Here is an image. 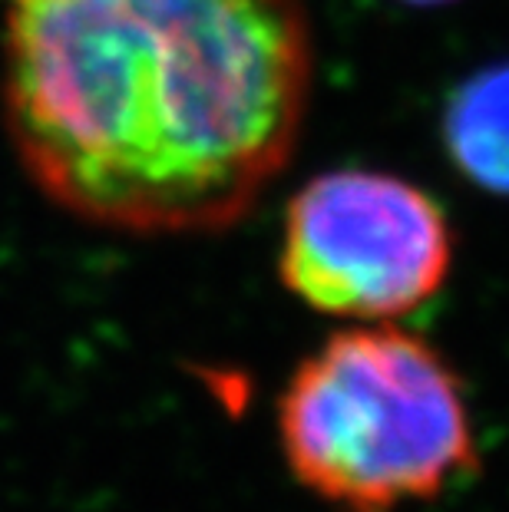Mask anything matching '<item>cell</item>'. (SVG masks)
<instances>
[{
	"mask_svg": "<svg viewBox=\"0 0 509 512\" xmlns=\"http://www.w3.org/2000/svg\"><path fill=\"white\" fill-rule=\"evenodd\" d=\"M314 83L301 0H20L7 133L37 189L126 235H209L288 166Z\"/></svg>",
	"mask_w": 509,
	"mask_h": 512,
	"instance_id": "obj_1",
	"label": "cell"
},
{
	"mask_svg": "<svg viewBox=\"0 0 509 512\" xmlns=\"http://www.w3.org/2000/svg\"><path fill=\"white\" fill-rule=\"evenodd\" d=\"M278 443L295 483L338 512L430 503L480 473L457 367L397 324H354L301 357Z\"/></svg>",
	"mask_w": 509,
	"mask_h": 512,
	"instance_id": "obj_2",
	"label": "cell"
},
{
	"mask_svg": "<svg viewBox=\"0 0 509 512\" xmlns=\"http://www.w3.org/2000/svg\"><path fill=\"white\" fill-rule=\"evenodd\" d=\"M453 228L427 189L377 169H334L291 195L278 275L301 304L354 324H394L443 291Z\"/></svg>",
	"mask_w": 509,
	"mask_h": 512,
	"instance_id": "obj_3",
	"label": "cell"
},
{
	"mask_svg": "<svg viewBox=\"0 0 509 512\" xmlns=\"http://www.w3.org/2000/svg\"><path fill=\"white\" fill-rule=\"evenodd\" d=\"M450 156L473 182L509 192V67L486 70L453 96Z\"/></svg>",
	"mask_w": 509,
	"mask_h": 512,
	"instance_id": "obj_4",
	"label": "cell"
},
{
	"mask_svg": "<svg viewBox=\"0 0 509 512\" xmlns=\"http://www.w3.org/2000/svg\"><path fill=\"white\" fill-rule=\"evenodd\" d=\"M407 4H443V0H407Z\"/></svg>",
	"mask_w": 509,
	"mask_h": 512,
	"instance_id": "obj_5",
	"label": "cell"
},
{
	"mask_svg": "<svg viewBox=\"0 0 509 512\" xmlns=\"http://www.w3.org/2000/svg\"><path fill=\"white\" fill-rule=\"evenodd\" d=\"M14 4H20V0H14Z\"/></svg>",
	"mask_w": 509,
	"mask_h": 512,
	"instance_id": "obj_6",
	"label": "cell"
}]
</instances>
